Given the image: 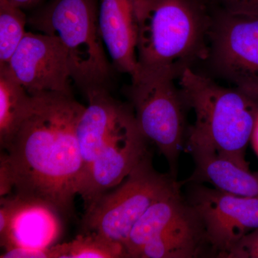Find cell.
I'll list each match as a JSON object with an SVG mask.
<instances>
[{"instance_id":"obj_1","label":"cell","mask_w":258,"mask_h":258,"mask_svg":"<svg viewBox=\"0 0 258 258\" xmlns=\"http://www.w3.org/2000/svg\"><path fill=\"white\" fill-rule=\"evenodd\" d=\"M86 106L73 94L32 96L25 118L4 151L15 195L71 215L84 179L77 127Z\"/></svg>"},{"instance_id":"obj_2","label":"cell","mask_w":258,"mask_h":258,"mask_svg":"<svg viewBox=\"0 0 258 258\" xmlns=\"http://www.w3.org/2000/svg\"><path fill=\"white\" fill-rule=\"evenodd\" d=\"M179 86L186 106L195 113L185 139L192 157L218 158L248 170L246 151L258 111V93L222 87L192 69L181 74Z\"/></svg>"},{"instance_id":"obj_3","label":"cell","mask_w":258,"mask_h":258,"mask_svg":"<svg viewBox=\"0 0 258 258\" xmlns=\"http://www.w3.org/2000/svg\"><path fill=\"white\" fill-rule=\"evenodd\" d=\"M139 74L175 80L207 59L211 22L198 0H135Z\"/></svg>"},{"instance_id":"obj_4","label":"cell","mask_w":258,"mask_h":258,"mask_svg":"<svg viewBox=\"0 0 258 258\" xmlns=\"http://www.w3.org/2000/svg\"><path fill=\"white\" fill-rule=\"evenodd\" d=\"M28 21L58 39L69 56L71 79L84 93L108 88L113 66L100 33L96 0H50Z\"/></svg>"},{"instance_id":"obj_5","label":"cell","mask_w":258,"mask_h":258,"mask_svg":"<svg viewBox=\"0 0 258 258\" xmlns=\"http://www.w3.org/2000/svg\"><path fill=\"white\" fill-rule=\"evenodd\" d=\"M177 184L156 171L147 154L114 190L103 194L86 209L84 233L96 234L124 247L144 212Z\"/></svg>"},{"instance_id":"obj_6","label":"cell","mask_w":258,"mask_h":258,"mask_svg":"<svg viewBox=\"0 0 258 258\" xmlns=\"http://www.w3.org/2000/svg\"><path fill=\"white\" fill-rule=\"evenodd\" d=\"M175 80L139 73L128 89L136 120L146 139L157 146L174 168L185 145L186 103Z\"/></svg>"},{"instance_id":"obj_7","label":"cell","mask_w":258,"mask_h":258,"mask_svg":"<svg viewBox=\"0 0 258 258\" xmlns=\"http://www.w3.org/2000/svg\"><path fill=\"white\" fill-rule=\"evenodd\" d=\"M209 56L235 87L258 93V13L222 9L211 22Z\"/></svg>"},{"instance_id":"obj_8","label":"cell","mask_w":258,"mask_h":258,"mask_svg":"<svg viewBox=\"0 0 258 258\" xmlns=\"http://www.w3.org/2000/svg\"><path fill=\"white\" fill-rule=\"evenodd\" d=\"M186 200L203 224L215 257H228L246 235L258 229V200L201 183L191 186Z\"/></svg>"},{"instance_id":"obj_9","label":"cell","mask_w":258,"mask_h":258,"mask_svg":"<svg viewBox=\"0 0 258 258\" xmlns=\"http://www.w3.org/2000/svg\"><path fill=\"white\" fill-rule=\"evenodd\" d=\"M7 66L30 96L73 94L69 56L57 37L27 32Z\"/></svg>"},{"instance_id":"obj_10","label":"cell","mask_w":258,"mask_h":258,"mask_svg":"<svg viewBox=\"0 0 258 258\" xmlns=\"http://www.w3.org/2000/svg\"><path fill=\"white\" fill-rule=\"evenodd\" d=\"M147 142L134 113L112 136L90 168L79 192L86 209L128 176L148 154Z\"/></svg>"},{"instance_id":"obj_11","label":"cell","mask_w":258,"mask_h":258,"mask_svg":"<svg viewBox=\"0 0 258 258\" xmlns=\"http://www.w3.org/2000/svg\"><path fill=\"white\" fill-rule=\"evenodd\" d=\"M85 95L88 104L77 127L78 141L84 166L83 182L102 149L134 113L132 107L113 98L108 88H93Z\"/></svg>"},{"instance_id":"obj_12","label":"cell","mask_w":258,"mask_h":258,"mask_svg":"<svg viewBox=\"0 0 258 258\" xmlns=\"http://www.w3.org/2000/svg\"><path fill=\"white\" fill-rule=\"evenodd\" d=\"M98 25L113 67L135 79L139 74L135 0H101Z\"/></svg>"},{"instance_id":"obj_13","label":"cell","mask_w":258,"mask_h":258,"mask_svg":"<svg viewBox=\"0 0 258 258\" xmlns=\"http://www.w3.org/2000/svg\"><path fill=\"white\" fill-rule=\"evenodd\" d=\"M60 216L45 205L14 195V207L6 233L0 237L3 249L15 247L48 248L61 232Z\"/></svg>"},{"instance_id":"obj_14","label":"cell","mask_w":258,"mask_h":258,"mask_svg":"<svg viewBox=\"0 0 258 258\" xmlns=\"http://www.w3.org/2000/svg\"><path fill=\"white\" fill-rule=\"evenodd\" d=\"M213 255L205 229L193 209L191 214L141 249L137 258H195Z\"/></svg>"},{"instance_id":"obj_15","label":"cell","mask_w":258,"mask_h":258,"mask_svg":"<svg viewBox=\"0 0 258 258\" xmlns=\"http://www.w3.org/2000/svg\"><path fill=\"white\" fill-rule=\"evenodd\" d=\"M193 208L177 184L149 207L134 225L124 248L128 257L137 258L141 249L161 232L189 216Z\"/></svg>"},{"instance_id":"obj_16","label":"cell","mask_w":258,"mask_h":258,"mask_svg":"<svg viewBox=\"0 0 258 258\" xmlns=\"http://www.w3.org/2000/svg\"><path fill=\"white\" fill-rule=\"evenodd\" d=\"M194 160L195 169L189 181L209 183L227 192L258 200V172L218 158L196 157Z\"/></svg>"},{"instance_id":"obj_17","label":"cell","mask_w":258,"mask_h":258,"mask_svg":"<svg viewBox=\"0 0 258 258\" xmlns=\"http://www.w3.org/2000/svg\"><path fill=\"white\" fill-rule=\"evenodd\" d=\"M32 96L10 73L0 66V147L5 150L25 118Z\"/></svg>"},{"instance_id":"obj_18","label":"cell","mask_w":258,"mask_h":258,"mask_svg":"<svg viewBox=\"0 0 258 258\" xmlns=\"http://www.w3.org/2000/svg\"><path fill=\"white\" fill-rule=\"evenodd\" d=\"M52 258L128 257L121 244L94 233H83L74 240L51 246Z\"/></svg>"},{"instance_id":"obj_19","label":"cell","mask_w":258,"mask_h":258,"mask_svg":"<svg viewBox=\"0 0 258 258\" xmlns=\"http://www.w3.org/2000/svg\"><path fill=\"white\" fill-rule=\"evenodd\" d=\"M28 18L21 8L0 0V66H7L25 34Z\"/></svg>"},{"instance_id":"obj_20","label":"cell","mask_w":258,"mask_h":258,"mask_svg":"<svg viewBox=\"0 0 258 258\" xmlns=\"http://www.w3.org/2000/svg\"><path fill=\"white\" fill-rule=\"evenodd\" d=\"M227 258H258V229L246 235Z\"/></svg>"},{"instance_id":"obj_21","label":"cell","mask_w":258,"mask_h":258,"mask_svg":"<svg viewBox=\"0 0 258 258\" xmlns=\"http://www.w3.org/2000/svg\"><path fill=\"white\" fill-rule=\"evenodd\" d=\"M1 258H52L51 247L48 248L15 247L4 249Z\"/></svg>"},{"instance_id":"obj_22","label":"cell","mask_w":258,"mask_h":258,"mask_svg":"<svg viewBox=\"0 0 258 258\" xmlns=\"http://www.w3.org/2000/svg\"><path fill=\"white\" fill-rule=\"evenodd\" d=\"M14 189L13 173L5 151L0 155V198L8 196Z\"/></svg>"},{"instance_id":"obj_23","label":"cell","mask_w":258,"mask_h":258,"mask_svg":"<svg viewBox=\"0 0 258 258\" xmlns=\"http://www.w3.org/2000/svg\"><path fill=\"white\" fill-rule=\"evenodd\" d=\"M222 9L236 12L258 13V0H217Z\"/></svg>"},{"instance_id":"obj_24","label":"cell","mask_w":258,"mask_h":258,"mask_svg":"<svg viewBox=\"0 0 258 258\" xmlns=\"http://www.w3.org/2000/svg\"><path fill=\"white\" fill-rule=\"evenodd\" d=\"M251 143L253 148L254 153L258 158V111L254 120L253 130H252V137H251Z\"/></svg>"},{"instance_id":"obj_25","label":"cell","mask_w":258,"mask_h":258,"mask_svg":"<svg viewBox=\"0 0 258 258\" xmlns=\"http://www.w3.org/2000/svg\"><path fill=\"white\" fill-rule=\"evenodd\" d=\"M8 1L22 9V8L36 4L40 0H8Z\"/></svg>"}]
</instances>
